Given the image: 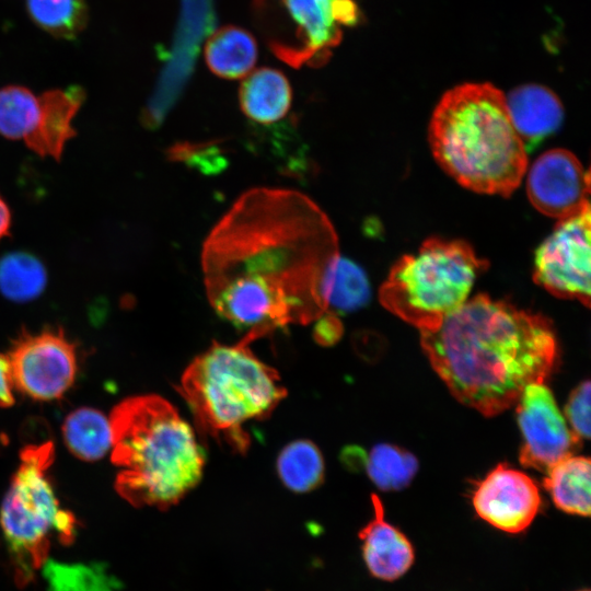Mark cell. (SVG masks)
Masks as SVG:
<instances>
[{"mask_svg": "<svg viewBox=\"0 0 591 591\" xmlns=\"http://www.w3.org/2000/svg\"><path fill=\"white\" fill-rule=\"evenodd\" d=\"M338 258L334 225L310 197L292 189L253 188L205 241L206 294L219 316L255 340L328 311Z\"/></svg>", "mask_w": 591, "mask_h": 591, "instance_id": "6da1fadb", "label": "cell"}, {"mask_svg": "<svg viewBox=\"0 0 591 591\" xmlns=\"http://www.w3.org/2000/svg\"><path fill=\"white\" fill-rule=\"evenodd\" d=\"M420 341L453 396L485 416L506 410L528 385L543 382L557 358L547 318L486 294L420 332Z\"/></svg>", "mask_w": 591, "mask_h": 591, "instance_id": "7a4b0ae2", "label": "cell"}, {"mask_svg": "<svg viewBox=\"0 0 591 591\" xmlns=\"http://www.w3.org/2000/svg\"><path fill=\"white\" fill-rule=\"evenodd\" d=\"M115 489L131 506L165 510L200 482L205 451L192 426L159 395L123 399L109 415Z\"/></svg>", "mask_w": 591, "mask_h": 591, "instance_id": "3957f363", "label": "cell"}, {"mask_svg": "<svg viewBox=\"0 0 591 591\" xmlns=\"http://www.w3.org/2000/svg\"><path fill=\"white\" fill-rule=\"evenodd\" d=\"M429 142L439 165L476 193L509 196L526 172L525 143L506 95L490 83L449 90L433 111Z\"/></svg>", "mask_w": 591, "mask_h": 591, "instance_id": "277c9868", "label": "cell"}, {"mask_svg": "<svg viewBox=\"0 0 591 591\" xmlns=\"http://www.w3.org/2000/svg\"><path fill=\"white\" fill-rule=\"evenodd\" d=\"M250 343L245 336L232 346L213 343L187 367L178 390L200 431L239 453L250 447L245 425L267 418L287 394Z\"/></svg>", "mask_w": 591, "mask_h": 591, "instance_id": "5b68a950", "label": "cell"}, {"mask_svg": "<svg viewBox=\"0 0 591 591\" xmlns=\"http://www.w3.org/2000/svg\"><path fill=\"white\" fill-rule=\"evenodd\" d=\"M54 457L50 441L25 447L0 507V528L20 587L43 567L54 536L65 545L74 541L76 517L60 506L47 475Z\"/></svg>", "mask_w": 591, "mask_h": 591, "instance_id": "8992f818", "label": "cell"}, {"mask_svg": "<svg viewBox=\"0 0 591 591\" xmlns=\"http://www.w3.org/2000/svg\"><path fill=\"white\" fill-rule=\"evenodd\" d=\"M487 267L467 243L432 237L392 267L380 302L420 332L430 331L467 300Z\"/></svg>", "mask_w": 591, "mask_h": 591, "instance_id": "52a82bcc", "label": "cell"}, {"mask_svg": "<svg viewBox=\"0 0 591 591\" xmlns=\"http://www.w3.org/2000/svg\"><path fill=\"white\" fill-rule=\"evenodd\" d=\"M252 12L271 53L297 69L326 63L359 18L352 0H253Z\"/></svg>", "mask_w": 591, "mask_h": 591, "instance_id": "ba28073f", "label": "cell"}, {"mask_svg": "<svg viewBox=\"0 0 591 591\" xmlns=\"http://www.w3.org/2000/svg\"><path fill=\"white\" fill-rule=\"evenodd\" d=\"M5 356L12 385L35 401L60 398L76 380V346L61 329L23 332Z\"/></svg>", "mask_w": 591, "mask_h": 591, "instance_id": "9c48e42d", "label": "cell"}, {"mask_svg": "<svg viewBox=\"0 0 591 591\" xmlns=\"http://www.w3.org/2000/svg\"><path fill=\"white\" fill-rule=\"evenodd\" d=\"M590 206L558 220L535 254L534 280L555 297L590 305Z\"/></svg>", "mask_w": 591, "mask_h": 591, "instance_id": "30bf717a", "label": "cell"}, {"mask_svg": "<svg viewBox=\"0 0 591 591\" xmlns=\"http://www.w3.org/2000/svg\"><path fill=\"white\" fill-rule=\"evenodd\" d=\"M517 415L523 443L520 462L546 472L572 455L580 440L569 429L551 390L541 383L528 385L518 399Z\"/></svg>", "mask_w": 591, "mask_h": 591, "instance_id": "8fae6325", "label": "cell"}, {"mask_svg": "<svg viewBox=\"0 0 591 591\" xmlns=\"http://www.w3.org/2000/svg\"><path fill=\"white\" fill-rule=\"evenodd\" d=\"M526 193L536 210L555 219L575 216L590 206V175L565 149H552L532 164Z\"/></svg>", "mask_w": 591, "mask_h": 591, "instance_id": "7c38bea8", "label": "cell"}, {"mask_svg": "<svg viewBox=\"0 0 591 591\" xmlns=\"http://www.w3.org/2000/svg\"><path fill=\"white\" fill-rule=\"evenodd\" d=\"M473 506L487 523L514 534L532 523L540 510L541 496L531 477L499 464L476 487Z\"/></svg>", "mask_w": 591, "mask_h": 591, "instance_id": "4fadbf2b", "label": "cell"}, {"mask_svg": "<svg viewBox=\"0 0 591 591\" xmlns=\"http://www.w3.org/2000/svg\"><path fill=\"white\" fill-rule=\"evenodd\" d=\"M374 510L371 519L358 533L367 569L376 579L393 581L405 575L415 560L409 540L385 521L382 501L371 495Z\"/></svg>", "mask_w": 591, "mask_h": 591, "instance_id": "5bb4252c", "label": "cell"}, {"mask_svg": "<svg viewBox=\"0 0 591 591\" xmlns=\"http://www.w3.org/2000/svg\"><path fill=\"white\" fill-rule=\"evenodd\" d=\"M83 100L79 88L53 90L39 96L40 117L35 130L25 140L42 157L60 158L66 142L74 136L72 119Z\"/></svg>", "mask_w": 591, "mask_h": 591, "instance_id": "9a60e30c", "label": "cell"}, {"mask_svg": "<svg viewBox=\"0 0 591 591\" xmlns=\"http://www.w3.org/2000/svg\"><path fill=\"white\" fill-rule=\"evenodd\" d=\"M511 121L523 140L532 142L555 131L564 118V108L549 89L526 84L506 96Z\"/></svg>", "mask_w": 591, "mask_h": 591, "instance_id": "2e32d148", "label": "cell"}, {"mask_svg": "<svg viewBox=\"0 0 591 591\" xmlns=\"http://www.w3.org/2000/svg\"><path fill=\"white\" fill-rule=\"evenodd\" d=\"M239 99L245 116L252 121L269 125L286 116L291 106L292 91L282 72L259 68L244 77Z\"/></svg>", "mask_w": 591, "mask_h": 591, "instance_id": "e0dca14e", "label": "cell"}, {"mask_svg": "<svg viewBox=\"0 0 591 591\" xmlns=\"http://www.w3.org/2000/svg\"><path fill=\"white\" fill-rule=\"evenodd\" d=\"M208 68L224 79H243L257 60V44L246 30L229 25L218 28L206 42Z\"/></svg>", "mask_w": 591, "mask_h": 591, "instance_id": "ac0fdd59", "label": "cell"}, {"mask_svg": "<svg viewBox=\"0 0 591 591\" xmlns=\"http://www.w3.org/2000/svg\"><path fill=\"white\" fill-rule=\"evenodd\" d=\"M544 487L555 506L570 514L589 517L591 510V463L584 456H567L547 471Z\"/></svg>", "mask_w": 591, "mask_h": 591, "instance_id": "d6986e66", "label": "cell"}, {"mask_svg": "<svg viewBox=\"0 0 591 591\" xmlns=\"http://www.w3.org/2000/svg\"><path fill=\"white\" fill-rule=\"evenodd\" d=\"M62 437L71 454L85 462L100 460L112 448L109 419L91 407H80L66 417Z\"/></svg>", "mask_w": 591, "mask_h": 591, "instance_id": "ffe728a7", "label": "cell"}, {"mask_svg": "<svg viewBox=\"0 0 591 591\" xmlns=\"http://www.w3.org/2000/svg\"><path fill=\"white\" fill-rule=\"evenodd\" d=\"M277 473L291 491L308 493L324 480V460L315 443L298 439L288 443L277 457Z\"/></svg>", "mask_w": 591, "mask_h": 591, "instance_id": "44dd1931", "label": "cell"}, {"mask_svg": "<svg viewBox=\"0 0 591 591\" xmlns=\"http://www.w3.org/2000/svg\"><path fill=\"white\" fill-rule=\"evenodd\" d=\"M47 283L44 265L35 256L15 252L0 258V292L15 302L37 298Z\"/></svg>", "mask_w": 591, "mask_h": 591, "instance_id": "7402d4cb", "label": "cell"}, {"mask_svg": "<svg viewBox=\"0 0 591 591\" xmlns=\"http://www.w3.org/2000/svg\"><path fill=\"white\" fill-rule=\"evenodd\" d=\"M363 467L380 489L399 490L406 487L415 476L418 461L404 449L381 443L363 455Z\"/></svg>", "mask_w": 591, "mask_h": 591, "instance_id": "603a6c76", "label": "cell"}, {"mask_svg": "<svg viewBox=\"0 0 591 591\" xmlns=\"http://www.w3.org/2000/svg\"><path fill=\"white\" fill-rule=\"evenodd\" d=\"M40 117L39 96L23 86L0 90V134L12 140H26Z\"/></svg>", "mask_w": 591, "mask_h": 591, "instance_id": "cb8c5ba5", "label": "cell"}, {"mask_svg": "<svg viewBox=\"0 0 591 591\" xmlns=\"http://www.w3.org/2000/svg\"><path fill=\"white\" fill-rule=\"evenodd\" d=\"M369 298L370 286L364 271L354 262L339 256L327 292L328 311L352 312L366 305Z\"/></svg>", "mask_w": 591, "mask_h": 591, "instance_id": "d4e9b609", "label": "cell"}, {"mask_svg": "<svg viewBox=\"0 0 591 591\" xmlns=\"http://www.w3.org/2000/svg\"><path fill=\"white\" fill-rule=\"evenodd\" d=\"M32 19L50 34L73 38L85 25L84 0H26Z\"/></svg>", "mask_w": 591, "mask_h": 591, "instance_id": "484cf974", "label": "cell"}, {"mask_svg": "<svg viewBox=\"0 0 591 591\" xmlns=\"http://www.w3.org/2000/svg\"><path fill=\"white\" fill-rule=\"evenodd\" d=\"M43 573L49 591H114L113 579L101 565L46 560Z\"/></svg>", "mask_w": 591, "mask_h": 591, "instance_id": "4316f807", "label": "cell"}, {"mask_svg": "<svg viewBox=\"0 0 591 591\" xmlns=\"http://www.w3.org/2000/svg\"><path fill=\"white\" fill-rule=\"evenodd\" d=\"M565 416L571 432L578 440L590 438V382L580 383L570 394Z\"/></svg>", "mask_w": 591, "mask_h": 591, "instance_id": "83f0119b", "label": "cell"}, {"mask_svg": "<svg viewBox=\"0 0 591 591\" xmlns=\"http://www.w3.org/2000/svg\"><path fill=\"white\" fill-rule=\"evenodd\" d=\"M173 160L184 161L205 173H213L223 169L225 160L219 154L216 146L178 143L170 151Z\"/></svg>", "mask_w": 591, "mask_h": 591, "instance_id": "f1b7e54d", "label": "cell"}, {"mask_svg": "<svg viewBox=\"0 0 591 591\" xmlns=\"http://www.w3.org/2000/svg\"><path fill=\"white\" fill-rule=\"evenodd\" d=\"M343 334V325L336 313L326 311L317 320L313 328V336L321 345H333Z\"/></svg>", "mask_w": 591, "mask_h": 591, "instance_id": "f546056e", "label": "cell"}, {"mask_svg": "<svg viewBox=\"0 0 591 591\" xmlns=\"http://www.w3.org/2000/svg\"><path fill=\"white\" fill-rule=\"evenodd\" d=\"M12 387L7 356L0 354V407H9L14 404Z\"/></svg>", "mask_w": 591, "mask_h": 591, "instance_id": "4dcf8cb0", "label": "cell"}, {"mask_svg": "<svg viewBox=\"0 0 591 591\" xmlns=\"http://www.w3.org/2000/svg\"><path fill=\"white\" fill-rule=\"evenodd\" d=\"M11 223V215L7 204L0 197V240L8 234Z\"/></svg>", "mask_w": 591, "mask_h": 591, "instance_id": "1f68e13d", "label": "cell"}, {"mask_svg": "<svg viewBox=\"0 0 591 591\" xmlns=\"http://www.w3.org/2000/svg\"><path fill=\"white\" fill-rule=\"evenodd\" d=\"M577 591H590L589 589H581V590H577Z\"/></svg>", "mask_w": 591, "mask_h": 591, "instance_id": "d6a6232c", "label": "cell"}]
</instances>
